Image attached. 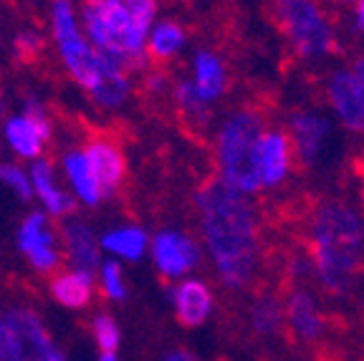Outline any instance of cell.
I'll use <instances>...</instances> for the list:
<instances>
[{
	"mask_svg": "<svg viewBox=\"0 0 364 361\" xmlns=\"http://www.w3.org/2000/svg\"><path fill=\"white\" fill-rule=\"evenodd\" d=\"M352 76L357 79V84H359V89L364 91V56L362 58H357L354 61V68H352Z\"/></svg>",
	"mask_w": 364,
	"mask_h": 361,
	"instance_id": "4dcf8cb0",
	"label": "cell"
},
{
	"mask_svg": "<svg viewBox=\"0 0 364 361\" xmlns=\"http://www.w3.org/2000/svg\"><path fill=\"white\" fill-rule=\"evenodd\" d=\"M294 164V147L286 131H263L256 144V172L263 187H279L289 177Z\"/></svg>",
	"mask_w": 364,
	"mask_h": 361,
	"instance_id": "7c38bea8",
	"label": "cell"
},
{
	"mask_svg": "<svg viewBox=\"0 0 364 361\" xmlns=\"http://www.w3.org/2000/svg\"><path fill=\"white\" fill-rule=\"evenodd\" d=\"M91 293H94V281L91 273L84 271H66L56 273L51 281V296L66 308H84L89 306Z\"/></svg>",
	"mask_w": 364,
	"mask_h": 361,
	"instance_id": "44dd1931",
	"label": "cell"
},
{
	"mask_svg": "<svg viewBox=\"0 0 364 361\" xmlns=\"http://www.w3.org/2000/svg\"><path fill=\"white\" fill-rule=\"evenodd\" d=\"M364 222L349 205L324 203L314 212L309 255L318 281L331 293H344L359 268Z\"/></svg>",
	"mask_w": 364,
	"mask_h": 361,
	"instance_id": "7a4b0ae2",
	"label": "cell"
},
{
	"mask_svg": "<svg viewBox=\"0 0 364 361\" xmlns=\"http://www.w3.org/2000/svg\"><path fill=\"white\" fill-rule=\"evenodd\" d=\"M63 232V248L76 271L94 273L99 266V240L91 232L89 225L81 220H66L61 227Z\"/></svg>",
	"mask_w": 364,
	"mask_h": 361,
	"instance_id": "e0dca14e",
	"label": "cell"
},
{
	"mask_svg": "<svg viewBox=\"0 0 364 361\" xmlns=\"http://www.w3.org/2000/svg\"><path fill=\"white\" fill-rule=\"evenodd\" d=\"M175 99L177 104H180V109L188 117H205V112H208V104L200 99L198 89H195L193 81H180V84L175 86Z\"/></svg>",
	"mask_w": 364,
	"mask_h": 361,
	"instance_id": "83f0119b",
	"label": "cell"
},
{
	"mask_svg": "<svg viewBox=\"0 0 364 361\" xmlns=\"http://www.w3.org/2000/svg\"><path fill=\"white\" fill-rule=\"evenodd\" d=\"M51 28H53V41H56L58 58H61L63 68H66L68 76H71L89 96L94 94L104 81L112 79V76L129 74V68L122 61L102 56L99 51H94V45L81 33L79 16H76L71 0H53Z\"/></svg>",
	"mask_w": 364,
	"mask_h": 361,
	"instance_id": "3957f363",
	"label": "cell"
},
{
	"mask_svg": "<svg viewBox=\"0 0 364 361\" xmlns=\"http://www.w3.org/2000/svg\"><path fill=\"white\" fill-rule=\"evenodd\" d=\"M359 177H362V185H364V157H362V162H359Z\"/></svg>",
	"mask_w": 364,
	"mask_h": 361,
	"instance_id": "d590c367",
	"label": "cell"
},
{
	"mask_svg": "<svg viewBox=\"0 0 364 361\" xmlns=\"http://www.w3.org/2000/svg\"><path fill=\"white\" fill-rule=\"evenodd\" d=\"M81 152H84V159H86V164H89L91 177L97 180V185L102 187L104 195H112V192L124 182L127 159H124L122 147L112 136H107V134L91 136Z\"/></svg>",
	"mask_w": 364,
	"mask_h": 361,
	"instance_id": "30bf717a",
	"label": "cell"
},
{
	"mask_svg": "<svg viewBox=\"0 0 364 361\" xmlns=\"http://www.w3.org/2000/svg\"><path fill=\"white\" fill-rule=\"evenodd\" d=\"M152 258L165 278H182L198 266L200 250L193 237L185 232L162 230L152 240Z\"/></svg>",
	"mask_w": 364,
	"mask_h": 361,
	"instance_id": "8fae6325",
	"label": "cell"
},
{
	"mask_svg": "<svg viewBox=\"0 0 364 361\" xmlns=\"http://www.w3.org/2000/svg\"><path fill=\"white\" fill-rule=\"evenodd\" d=\"M91 333H94V339H97L102 354H114L117 346H119V326H117V321H114L112 316H107V313L94 318Z\"/></svg>",
	"mask_w": 364,
	"mask_h": 361,
	"instance_id": "d4e9b609",
	"label": "cell"
},
{
	"mask_svg": "<svg viewBox=\"0 0 364 361\" xmlns=\"http://www.w3.org/2000/svg\"><path fill=\"white\" fill-rule=\"evenodd\" d=\"M3 136L21 159H41L46 141L51 139V122L43 104L38 99H28L23 112L6 122Z\"/></svg>",
	"mask_w": 364,
	"mask_h": 361,
	"instance_id": "52a82bcc",
	"label": "cell"
},
{
	"mask_svg": "<svg viewBox=\"0 0 364 361\" xmlns=\"http://www.w3.org/2000/svg\"><path fill=\"white\" fill-rule=\"evenodd\" d=\"M331 126L321 114L316 112H296L291 117V147L294 154L301 159L304 164H314L324 149V141L329 136Z\"/></svg>",
	"mask_w": 364,
	"mask_h": 361,
	"instance_id": "5bb4252c",
	"label": "cell"
},
{
	"mask_svg": "<svg viewBox=\"0 0 364 361\" xmlns=\"http://www.w3.org/2000/svg\"><path fill=\"white\" fill-rule=\"evenodd\" d=\"M271 18L301 58L336 51V38L316 0H271Z\"/></svg>",
	"mask_w": 364,
	"mask_h": 361,
	"instance_id": "8992f818",
	"label": "cell"
},
{
	"mask_svg": "<svg viewBox=\"0 0 364 361\" xmlns=\"http://www.w3.org/2000/svg\"><path fill=\"white\" fill-rule=\"evenodd\" d=\"M99 276H102V291L107 298H112V301L127 298V286H124V278H122L119 263H114V260L102 263V266H99Z\"/></svg>",
	"mask_w": 364,
	"mask_h": 361,
	"instance_id": "4316f807",
	"label": "cell"
},
{
	"mask_svg": "<svg viewBox=\"0 0 364 361\" xmlns=\"http://www.w3.org/2000/svg\"><path fill=\"white\" fill-rule=\"evenodd\" d=\"M61 167H63V175H66L68 185H71V192L79 198V203L89 205V208H97L104 200V192H102V187L97 185V180L91 177L84 152H81V149H66V152L61 154Z\"/></svg>",
	"mask_w": 364,
	"mask_h": 361,
	"instance_id": "d6986e66",
	"label": "cell"
},
{
	"mask_svg": "<svg viewBox=\"0 0 364 361\" xmlns=\"http://www.w3.org/2000/svg\"><path fill=\"white\" fill-rule=\"evenodd\" d=\"M81 26L94 51L117 58L127 68L147 63V33L136 28L124 0H84Z\"/></svg>",
	"mask_w": 364,
	"mask_h": 361,
	"instance_id": "277c9868",
	"label": "cell"
},
{
	"mask_svg": "<svg viewBox=\"0 0 364 361\" xmlns=\"http://www.w3.org/2000/svg\"><path fill=\"white\" fill-rule=\"evenodd\" d=\"M165 361H195V356L190 354V351L177 349V351H172V354H167V356H165Z\"/></svg>",
	"mask_w": 364,
	"mask_h": 361,
	"instance_id": "1f68e13d",
	"label": "cell"
},
{
	"mask_svg": "<svg viewBox=\"0 0 364 361\" xmlns=\"http://www.w3.org/2000/svg\"><path fill=\"white\" fill-rule=\"evenodd\" d=\"M102 361H117V359H114V354H102Z\"/></svg>",
	"mask_w": 364,
	"mask_h": 361,
	"instance_id": "8d00e7d4",
	"label": "cell"
},
{
	"mask_svg": "<svg viewBox=\"0 0 364 361\" xmlns=\"http://www.w3.org/2000/svg\"><path fill=\"white\" fill-rule=\"evenodd\" d=\"M0 182L6 187H11L21 200L33 198V187H31L28 172L23 170V167H18V164H13V162L0 164Z\"/></svg>",
	"mask_w": 364,
	"mask_h": 361,
	"instance_id": "484cf974",
	"label": "cell"
},
{
	"mask_svg": "<svg viewBox=\"0 0 364 361\" xmlns=\"http://www.w3.org/2000/svg\"><path fill=\"white\" fill-rule=\"evenodd\" d=\"M28 177L33 195L43 203L46 212L51 217H66L74 212V198L56 185V172H53V164L48 159H33Z\"/></svg>",
	"mask_w": 364,
	"mask_h": 361,
	"instance_id": "9a60e30c",
	"label": "cell"
},
{
	"mask_svg": "<svg viewBox=\"0 0 364 361\" xmlns=\"http://www.w3.org/2000/svg\"><path fill=\"white\" fill-rule=\"evenodd\" d=\"M339 3H352V0H339Z\"/></svg>",
	"mask_w": 364,
	"mask_h": 361,
	"instance_id": "74e56055",
	"label": "cell"
},
{
	"mask_svg": "<svg viewBox=\"0 0 364 361\" xmlns=\"http://www.w3.org/2000/svg\"><path fill=\"white\" fill-rule=\"evenodd\" d=\"M18 248L38 273H53L61 263L56 232L43 212H31L18 227Z\"/></svg>",
	"mask_w": 364,
	"mask_h": 361,
	"instance_id": "9c48e42d",
	"label": "cell"
},
{
	"mask_svg": "<svg viewBox=\"0 0 364 361\" xmlns=\"http://www.w3.org/2000/svg\"><path fill=\"white\" fill-rule=\"evenodd\" d=\"M357 26L364 31V0H357Z\"/></svg>",
	"mask_w": 364,
	"mask_h": 361,
	"instance_id": "d6a6232c",
	"label": "cell"
},
{
	"mask_svg": "<svg viewBox=\"0 0 364 361\" xmlns=\"http://www.w3.org/2000/svg\"><path fill=\"white\" fill-rule=\"evenodd\" d=\"M124 6H127V11H129L136 28L149 36L154 16H157V0H124Z\"/></svg>",
	"mask_w": 364,
	"mask_h": 361,
	"instance_id": "f1b7e54d",
	"label": "cell"
},
{
	"mask_svg": "<svg viewBox=\"0 0 364 361\" xmlns=\"http://www.w3.org/2000/svg\"><path fill=\"white\" fill-rule=\"evenodd\" d=\"M8 361H46L51 354V339L41 318L28 308H13L6 318Z\"/></svg>",
	"mask_w": 364,
	"mask_h": 361,
	"instance_id": "ba28073f",
	"label": "cell"
},
{
	"mask_svg": "<svg viewBox=\"0 0 364 361\" xmlns=\"http://www.w3.org/2000/svg\"><path fill=\"white\" fill-rule=\"evenodd\" d=\"M286 318H289V326L294 328L296 336H301L306 341H314L324 328V318L318 313L316 301L306 291H296L294 296L286 303Z\"/></svg>",
	"mask_w": 364,
	"mask_h": 361,
	"instance_id": "ffe728a7",
	"label": "cell"
},
{
	"mask_svg": "<svg viewBox=\"0 0 364 361\" xmlns=\"http://www.w3.org/2000/svg\"><path fill=\"white\" fill-rule=\"evenodd\" d=\"M195 205L220 281L230 288H245L256 278L261 255L253 203L220 180H208L195 195Z\"/></svg>",
	"mask_w": 364,
	"mask_h": 361,
	"instance_id": "6da1fadb",
	"label": "cell"
},
{
	"mask_svg": "<svg viewBox=\"0 0 364 361\" xmlns=\"http://www.w3.org/2000/svg\"><path fill=\"white\" fill-rule=\"evenodd\" d=\"M198 89L200 99L208 107L218 102L228 89V71L223 61L213 51H198L193 61V79H190Z\"/></svg>",
	"mask_w": 364,
	"mask_h": 361,
	"instance_id": "ac0fdd59",
	"label": "cell"
},
{
	"mask_svg": "<svg viewBox=\"0 0 364 361\" xmlns=\"http://www.w3.org/2000/svg\"><path fill=\"white\" fill-rule=\"evenodd\" d=\"M170 298L172 306H175L177 321L182 326H190V328L200 326L213 311L210 288L205 286L203 281H195V278H188V281H182L177 288H172Z\"/></svg>",
	"mask_w": 364,
	"mask_h": 361,
	"instance_id": "2e32d148",
	"label": "cell"
},
{
	"mask_svg": "<svg viewBox=\"0 0 364 361\" xmlns=\"http://www.w3.org/2000/svg\"><path fill=\"white\" fill-rule=\"evenodd\" d=\"M16 51L23 61H33L41 51H43V38L33 31H21L16 36Z\"/></svg>",
	"mask_w": 364,
	"mask_h": 361,
	"instance_id": "f546056e",
	"label": "cell"
},
{
	"mask_svg": "<svg viewBox=\"0 0 364 361\" xmlns=\"http://www.w3.org/2000/svg\"><path fill=\"white\" fill-rule=\"evenodd\" d=\"M329 102L347 129L364 134V91L352 71H336L329 79Z\"/></svg>",
	"mask_w": 364,
	"mask_h": 361,
	"instance_id": "4fadbf2b",
	"label": "cell"
},
{
	"mask_svg": "<svg viewBox=\"0 0 364 361\" xmlns=\"http://www.w3.org/2000/svg\"><path fill=\"white\" fill-rule=\"evenodd\" d=\"M284 323V311L273 296H263L253 308V326L258 333H276Z\"/></svg>",
	"mask_w": 364,
	"mask_h": 361,
	"instance_id": "cb8c5ba5",
	"label": "cell"
},
{
	"mask_svg": "<svg viewBox=\"0 0 364 361\" xmlns=\"http://www.w3.org/2000/svg\"><path fill=\"white\" fill-rule=\"evenodd\" d=\"M6 114V94H3V89H0V117Z\"/></svg>",
	"mask_w": 364,
	"mask_h": 361,
	"instance_id": "836d02e7",
	"label": "cell"
},
{
	"mask_svg": "<svg viewBox=\"0 0 364 361\" xmlns=\"http://www.w3.org/2000/svg\"><path fill=\"white\" fill-rule=\"evenodd\" d=\"M99 248L109 250L117 258L127 260H139L147 250V235H144L142 227L136 225H122L114 227V230L104 232L102 240H99Z\"/></svg>",
	"mask_w": 364,
	"mask_h": 361,
	"instance_id": "603a6c76",
	"label": "cell"
},
{
	"mask_svg": "<svg viewBox=\"0 0 364 361\" xmlns=\"http://www.w3.org/2000/svg\"><path fill=\"white\" fill-rule=\"evenodd\" d=\"M263 134V114L256 109H238L223 122L218 134V180L240 195L261 190L256 172V144Z\"/></svg>",
	"mask_w": 364,
	"mask_h": 361,
	"instance_id": "5b68a950",
	"label": "cell"
},
{
	"mask_svg": "<svg viewBox=\"0 0 364 361\" xmlns=\"http://www.w3.org/2000/svg\"><path fill=\"white\" fill-rule=\"evenodd\" d=\"M185 45V31L180 23L175 21H162L157 26L149 28L147 36V61L165 63L172 56L180 53V48Z\"/></svg>",
	"mask_w": 364,
	"mask_h": 361,
	"instance_id": "7402d4cb",
	"label": "cell"
},
{
	"mask_svg": "<svg viewBox=\"0 0 364 361\" xmlns=\"http://www.w3.org/2000/svg\"><path fill=\"white\" fill-rule=\"evenodd\" d=\"M46 361H63V356L58 354V351H51V354H48V359Z\"/></svg>",
	"mask_w": 364,
	"mask_h": 361,
	"instance_id": "e575fe53",
	"label": "cell"
}]
</instances>
